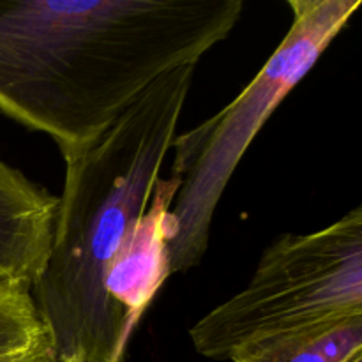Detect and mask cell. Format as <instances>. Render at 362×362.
<instances>
[{
    "label": "cell",
    "mask_w": 362,
    "mask_h": 362,
    "mask_svg": "<svg viewBox=\"0 0 362 362\" xmlns=\"http://www.w3.org/2000/svg\"><path fill=\"white\" fill-rule=\"evenodd\" d=\"M243 0H0V112L60 154L225 41Z\"/></svg>",
    "instance_id": "6da1fadb"
},
{
    "label": "cell",
    "mask_w": 362,
    "mask_h": 362,
    "mask_svg": "<svg viewBox=\"0 0 362 362\" xmlns=\"http://www.w3.org/2000/svg\"><path fill=\"white\" fill-rule=\"evenodd\" d=\"M194 67L156 80L94 144L62 154L52 251L30 290L59 362H126L136 324L110 299L106 276L151 207Z\"/></svg>",
    "instance_id": "7a4b0ae2"
},
{
    "label": "cell",
    "mask_w": 362,
    "mask_h": 362,
    "mask_svg": "<svg viewBox=\"0 0 362 362\" xmlns=\"http://www.w3.org/2000/svg\"><path fill=\"white\" fill-rule=\"evenodd\" d=\"M359 6L361 0H288L292 25L253 81L214 117L177 133L170 177L179 189L166 218L170 274L200 264L216 209L251 141Z\"/></svg>",
    "instance_id": "3957f363"
},
{
    "label": "cell",
    "mask_w": 362,
    "mask_h": 362,
    "mask_svg": "<svg viewBox=\"0 0 362 362\" xmlns=\"http://www.w3.org/2000/svg\"><path fill=\"white\" fill-rule=\"evenodd\" d=\"M362 315V209L269 244L247 286L191 327L200 356L232 361L271 336Z\"/></svg>",
    "instance_id": "277c9868"
},
{
    "label": "cell",
    "mask_w": 362,
    "mask_h": 362,
    "mask_svg": "<svg viewBox=\"0 0 362 362\" xmlns=\"http://www.w3.org/2000/svg\"><path fill=\"white\" fill-rule=\"evenodd\" d=\"M59 197L0 158V290H28L52 251Z\"/></svg>",
    "instance_id": "5b68a950"
},
{
    "label": "cell",
    "mask_w": 362,
    "mask_h": 362,
    "mask_svg": "<svg viewBox=\"0 0 362 362\" xmlns=\"http://www.w3.org/2000/svg\"><path fill=\"white\" fill-rule=\"evenodd\" d=\"M177 189V179L168 177L158 180L147 214L138 223L136 230L124 244L106 276V293L117 306L126 311L134 324L140 322L159 286L170 276L166 218Z\"/></svg>",
    "instance_id": "8992f818"
},
{
    "label": "cell",
    "mask_w": 362,
    "mask_h": 362,
    "mask_svg": "<svg viewBox=\"0 0 362 362\" xmlns=\"http://www.w3.org/2000/svg\"><path fill=\"white\" fill-rule=\"evenodd\" d=\"M362 354V315L271 336L232 362H349Z\"/></svg>",
    "instance_id": "52a82bcc"
},
{
    "label": "cell",
    "mask_w": 362,
    "mask_h": 362,
    "mask_svg": "<svg viewBox=\"0 0 362 362\" xmlns=\"http://www.w3.org/2000/svg\"><path fill=\"white\" fill-rule=\"evenodd\" d=\"M0 362H59L28 290H0Z\"/></svg>",
    "instance_id": "ba28073f"
},
{
    "label": "cell",
    "mask_w": 362,
    "mask_h": 362,
    "mask_svg": "<svg viewBox=\"0 0 362 362\" xmlns=\"http://www.w3.org/2000/svg\"><path fill=\"white\" fill-rule=\"evenodd\" d=\"M349 362H362V354H359V356H356L352 361H349Z\"/></svg>",
    "instance_id": "9c48e42d"
}]
</instances>
